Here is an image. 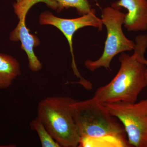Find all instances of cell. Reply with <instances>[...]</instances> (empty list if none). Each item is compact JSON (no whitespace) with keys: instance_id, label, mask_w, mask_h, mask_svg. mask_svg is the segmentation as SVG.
Here are the masks:
<instances>
[{"instance_id":"cell-14","label":"cell","mask_w":147,"mask_h":147,"mask_svg":"<svg viewBox=\"0 0 147 147\" xmlns=\"http://www.w3.org/2000/svg\"><path fill=\"white\" fill-rule=\"evenodd\" d=\"M146 78L147 79V67L146 69Z\"/></svg>"},{"instance_id":"cell-13","label":"cell","mask_w":147,"mask_h":147,"mask_svg":"<svg viewBox=\"0 0 147 147\" xmlns=\"http://www.w3.org/2000/svg\"><path fill=\"white\" fill-rule=\"evenodd\" d=\"M144 63L147 66V60L146 59H145L144 60Z\"/></svg>"},{"instance_id":"cell-3","label":"cell","mask_w":147,"mask_h":147,"mask_svg":"<svg viewBox=\"0 0 147 147\" xmlns=\"http://www.w3.org/2000/svg\"><path fill=\"white\" fill-rule=\"evenodd\" d=\"M73 115L80 137H125L126 132L122 124L108 112L104 104L92 98L75 100Z\"/></svg>"},{"instance_id":"cell-4","label":"cell","mask_w":147,"mask_h":147,"mask_svg":"<svg viewBox=\"0 0 147 147\" xmlns=\"http://www.w3.org/2000/svg\"><path fill=\"white\" fill-rule=\"evenodd\" d=\"M120 9L113 6L107 7L102 11L101 20L107 29V38L101 57L95 61L88 59L85 62V66L92 72L102 67L110 70V63L115 56L135 49V42L128 39L123 32L126 13Z\"/></svg>"},{"instance_id":"cell-10","label":"cell","mask_w":147,"mask_h":147,"mask_svg":"<svg viewBox=\"0 0 147 147\" xmlns=\"http://www.w3.org/2000/svg\"><path fill=\"white\" fill-rule=\"evenodd\" d=\"M32 130L36 131L42 147H60L42 123L40 119L37 117L30 123Z\"/></svg>"},{"instance_id":"cell-8","label":"cell","mask_w":147,"mask_h":147,"mask_svg":"<svg viewBox=\"0 0 147 147\" xmlns=\"http://www.w3.org/2000/svg\"><path fill=\"white\" fill-rule=\"evenodd\" d=\"M112 6L127 9L123 26L128 31L137 32L147 30V0H119Z\"/></svg>"},{"instance_id":"cell-6","label":"cell","mask_w":147,"mask_h":147,"mask_svg":"<svg viewBox=\"0 0 147 147\" xmlns=\"http://www.w3.org/2000/svg\"><path fill=\"white\" fill-rule=\"evenodd\" d=\"M43 3L52 9L57 10V3L55 0H15L13 4L14 13L18 17V23L9 34V38L12 42H20L21 49L25 51L28 57V67L31 71L38 72L42 67L40 62L35 54L34 49L39 46L40 42L35 35L31 34L26 23L27 13L35 5Z\"/></svg>"},{"instance_id":"cell-9","label":"cell","mask_w":147,"mask_h":147,"mask_svg":"<svg viewBox=\"0 0 147 147\" xmlns=\"http://www.w3.org/2000/svg\"><path fill=\"white\" fill-rule=\"evenodd\" d=\"M21 74L18 60L10 55L0 53V89L10 87Z\"/></svg>"},{"instance_id":"cell-1","label":"cell","mask_w":147,"mask_h":147,"mask_svg":"<svg viewBox=\"0 0 147 147\" xmlns=\"http://www.w3.org/2000/svg\"><path fill=\"white\" fill-rule=\"evenodd\" d=\"M135 44L131 56L124 52L121 53L119 59L120 67L117 75L109 84L98 88L92 99L103 104L118 101L137 102L139 94L147 86V66L144 62L147 34L136 37Z\"/></svg>"},{"instance_id":"cell-12","label":"cell","mask_w":147,"mask_h":147,"mask_svg":"<svg viewBox=\"0 0 147 147\" xmlns=\"http://www.w3.org/2000/svg\"><path fill=\"white\" fill-rule=\"evenodd\" d=\"M15 145H4V146H1L0 145V147H15Z\"/></svg>"},{"instance_id":"cell-2","label":"cell","mask_w":147,"mask_h":147,"mask_svg":"<svg viewBox=\"0 0 147 147\" xmlns=\"http://www.w3.org/2000/svg\"><path fill=\"white\" fill-rule=\"evenodd\" d=\"M75 100L68 96H49L38 104L37 117L61 147L79 146L80 137L73 115Z\"/></svg>"},{"instance_id":"cell-7","label":"cell","mask_w":147,"mask_h":147,"mask_svg":"<svg viewBox=\"0 0 147 147\" xmlns=\"http://www.w3.org/2000/svg\"><path fill=\"white\" fill-rule=\"evenodd\" d=\"M39 21L41 25H50L56 27L63 34L69 45L72 57L71 67L74 72L80 79L79 83L82 84L86 82V80L82 77L76 67L74 55L73 37L77 30L84 27H93L97 28L98 30H102L103 24L101 19L96 16L95 10L92 9L87 14L78 18L71 19L57 17L50 11H46L40 13Z\"/></svg>"},{"instance_id":"cell-5","label":"cell","mask_w":147,"mask_h":147,"mask_svg":"<svg viewBox=\"0 0 147 147\" xmlns=\"http://www.w3.org/2000/svg\"><path fill=\"white\" fill-rule=\"evenodd\" d=\"M104 105L122 124L131 147H147V98L138 102L118 101Z\"/></svg>"},{"instance_id":"cell-11","label":"cell","mask_w":147,"mask_h":147,"mask_svg":"<svg viewBox=\"0 0 147 147\" xmlns=\"http://www.w3.org/2000/svg\"><path fill=\"white\" fill-rule=\"evenodd\" d=\"M58 5L57 11L60 12L64 9L74 8L80 16L88 13L91 10L88 0H55Z\"/></svg>"}]
</instances>
